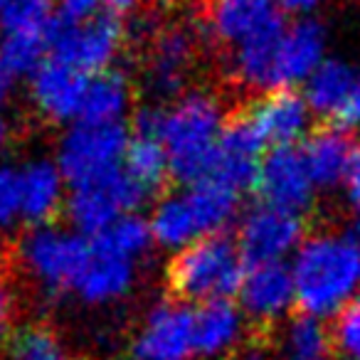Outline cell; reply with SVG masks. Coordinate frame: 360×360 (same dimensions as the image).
<instances>
[{"mask_svg": "<svg viewBox=\"0 0 360 360\" xmlns=\"http://www.w3.org/2000/svg\"><path fill=\"white\" fill-rule=\"evenodd\" d=\"M3 6H6V0H0V11H3Z\"/></svg>", "mask_w": 360, "mask_h": 360, "instance_id": "42", "label": "cell"}, {"mask_svg": "<svg viewBox=\"0 0 360 360\" xmlns=\"http://www.w3.org/2000/svg\"><path fill=\"white\" fill-rule=\"evenodd\" d=\"M47 50H50V37L47 35L3 32V40H0V67L11 77L35 75L42 67Z\"/></svg>", "mask_w": 360, "mask_h": 360, "instance_id": "29", "label": "cell"}, {"mask_svg": "<svg viewBox=\"0 0 360 360\" xmlns=\"http://www.w3.org/2000/svg\"><path fill=\"white\" fill-rule=\"evenodd\" d=\"M20 252L35 279H40L50 291H65L72 289L77 276L82 274L91 245L82 235L42 225L22 240Z\"/></svg>", "mask_w": 360, "mask_h": 360, "instance_id": "7", "label": "cell"}, {"mask_svg": "<svg viewBox=\"0 0 360 360\" xmlns=\"http://www.w3.org/2000/svg\"><path fill=\"white\" fill-rule=\"evenodd\" d=\"M245 111L255 124V129L259 131V136L264 139V143L271 146V148L294 146L309 131L311 106L306 96L296 94L294 89L269 91L252 106H247Z\"/></svg>", "mask_w": 360, "mask_h": 360, "instance_id": "12", "label": "cell"}, {"mask_svg": "<svg viewBox=\"0 0 360 360\" xmlns=\"http://www.w3.org/2000/svg\"><path fill=\"white\" fill-rule=\"evenodd\" d=\"M304 220L296 212H286L271 205H259L247 212L240 227L237 247L247 269L262 264H276L289 252L304 245Z\"/></svg>", "mask_w": 360, "mask_h": 360, "instance_id": "9", "label": "cell"}, {"mask_svg": "<svg viewBox=\"0 0 360 360\" xmlns=\"http://www.w3.org/2000/svg\"><path fill=\"white\" fill-rule=\"evenodd\" d=\"M286 27L289 25L281 15L252 37H247L242 45H237L235 55H232V72L242 84L252 86V89L274 91L276 52H279Z\"/></svg>", "mask_w": 360, "mask_h": 360, "instance_id": "20", "label": "cell"}, {"mask_svg": "<svg viewBox=\"0 0 360 360\" xmlns=\"http://www.w3.org/2000/svg\"><path fill=\"white\" fill-rule=\"evenodd\" d=\"M240 338V311L230 299L210 301L195 311L193 321V348L198 355H220L235 350Z\"/></svg>", "mask_w": 360, "mask_h": 360, "instance_id": "22", "label": "cell"}, {"mask_svg": "<svg viewBox=\"0 0 360 360\" xmlns=\"http://www.w3.org/2000/svg\"><path fill=\"white\" fill-rule=\"evenodd\" d=\"M276 360H335L333 335L316 316L294 314L281 335L274 330Z\"/></svg>", "mask_w": 360, "mask_h": 360, "instance_id": "21", "label": "cell"}, {"mask_svg": "<svg viewBox=\"0 0 360 360\" xmlns=\"http://www.w3.org/2000/svg\"><path fill=\"white\" fill-rule=\"evenodd\" d=\"M335 124L343 126V129H355L360 126V77H358V84H355L353 94H350L348 104L343 106V111L338 114Z\"/></svg>", "mask_w": 360, "mask_h": 360, "instance_id": "36", "label": "cell"}, {"mask_svg": "<svg viewBox=\"0 0 360 360\" xmlns=\"http://www.w3.org/2000/svg\"><path fill=\"white\" fill-rule=\"evenodd\" d=\"M89 259H86L82 274L77 276L72 291H77L89 304H101V301H111L126 294L129 286L134 284L136 262L106 250L96 240H89Z\"/></svg>", "mask_w": 360, "mask_h": 360, "instance_id": "18", "label": "cell"}, {"mask_svg": "<svg viewBox=\"0 0 360 360\" xmlns=\"http://www.w3.org/2000/svg\"><path fill=\"white\" fill-rule=\"evenodd\" d=\"M124 45V22L109 13L86 20H67L57 15L50 27L52 60L79 70L82 75H101L109 70Z\"/></svg>", "mask_w": 360, "mask_h": 360, "instance_id": "4", "label": "cell"}, {"mask_svg": "<svg viewBox=\"0 0 360 360\" xmlns=\"http://www.w3.org/2000/svg\"><path fill=\"white\" fill-rule=\"evenodd\" d=\"M193 321L195 311L183 304H160L148 316L143 330L134 343L136 360H186L193 348Z\"/></svg>", "mask_w": 360, "mask_h": 360, "instance_id": "11", "label": "cell"}, {"mask_svg": "<svg viewBox=\"0 0 360 360\" xmlns=\"http://www.w3.org/2000/svg\"><path fill=\"white\" fill-rule=\"evenodd\" d=\"M345 191H348V200L353 210L360 215V148H355L353 163H350L348 178H345Z\"/></svg>", "mask_w": 360, "mask_h": 360, "instance_id": "37", "label": "cell"}, {"mask_svg": "<svg viewBox=\"0 0 360 360\" xmlns=\"http://www.w3.org/2000/svg\"><path fill=\"white\" fill-rule=\"evenodd\" d=\"M150 237H153L150 222L141 220L139 215H126L119 222H114L106 232L91 237V240H96L101 247L126 257V259L136 262L141 255H146V250L150 245Z\"/></svg>", "mask_w": 360, "mask_h": 360, "instance_id": "31", "label": "cell"}, {"mask_svg": "<svg viewBox=\"0 0 360 360\" xmlns=\"http://www.w3.org/2000/svg\"><path fill=\"white\" fill-rule=\"evenodd\" d=\"M353 139L338 124L316 129L304 146V158L316 188H335L348 178L353 163Z\"/></svg>", "mask_w": 360, "mask_h": 360, "instance_id": "19", "label": "cell"}, {"mask_svg": "<svg viewBox=\"0 0 360 360\" xmlns=\"http://www.w3.org/2000/svg\"><path fill=\"white\" fill-rule=\"evenodd\" d=\"M326 32L321 22L301 18L286 27L274 65V91L306 82L323 62Z\"/></svg>", "mask_w": 360, "mask_h": 360, "instance_id": "15", "label": "cell"}, {"mask_svg": "<svg viewBox=\"0 0 360 360\" xmlns=\"http://www.w3.org/2000/svg\"><path fill=\"white\" fill-rule=\"evenodd\" d=\"M6 139H8V126H6V121L0 119V146L6 143Z\"/></svg>", "mask_w": 360, "mask_h": 360, "instance_id": "41", "label": "cell"}, {"mask_svg": "<svg viewBox=\"0 0 360 360\" xmlns=\"http://www.w3.org/2000/svg\"><path fill=\"white\" fill-rule=\"evenodd\" d=\"M225 121L220 101L205 91H193L165 111L163 146L175 180L195 186L210 178Z\"/></svg>", "mask_w": 360, "mask_h": 360, "instance_id": "3", "label": "cell"}, {"mask_svg": "<svg viewBox=\"0 0 360 360\" xmlns=\"http://www.w3.org/2000/svg\"><path fill=\"white\" fill-rule=\"evenodd\" d=\"M150 232L153 240L163 247H188L191 242L200 240V230L188 207L186 195L165 198L158 202L150 217Z\"/></svg>", "mask_w": 360, "mask_h": 360, "instance_id": "28", "label": "cell"}, {"mask_svg": "<svg viewBox=\"0 0 360 360\" xmlns=\"http://www.w3.org/2000/svg\"><path fill=\"white\" fill-rule=\"evenodd\" d=\"M11 358L13 360H84L70 355L62 348L55 330L47 326H27L11 340Z\"/></svg>", "mask_w": 360, "mask_h": 360, "instance_id": "32", "label": "cell"}, {"mask_svg": "<svg viewBox=\"0 0 360 360\" xmlns=\"http://www.w3.org/2000/svg\"><path fill=\"white\" fill-rule=\"evenodd\" d=\"M281 8V13H289V15H306V13L316 11L321 0H276Z\"/></svg>", "mask_w": 360, "mask_h": 360, "instance_id": "38", "label": "cell"}, {"mask_svg": "<svg viewBox=\"0 0 360 360\" xmlns=\"http://www.w3.org/2000/svg\"><path fill=\"white\" fill-rule=\"evenodd\" d=\"M57 15H52V0H6L0 11L3 32H30L47 35Z\"/></svg>", "mask_w": 360, "mask_h": 360, "instance_id": "30", "label": "cell"}, {"mask_svg": "<svg viewBox=\"0 0 360 360\" xmlns=\"http://www.w3.org/2000/svg\"><path fill=\"white\" fill-rule=\"evenodd\" d=\"M101 3H104V13H109L114 18H124L129 13H134L139 0H101Z\"/></svg>", "mask_w": 360, "mask_h": 360, "instance_id": "39", "label": "cell"}, {"mask_svg": "<svg viewBox=\"0 0 360 360\" xmlns=\"http://www.w3.org/2000/svg\"><path fill=\"white\" fill-rule=\"evenodd\" d=\"M99 3L101 0H57L60 15L67 18V20H86V18L94 15Z\"/></svg>", "mask_w": 360, "mask_h": 360, "instance_id": "35", "label": "cell"}, {"mask_svg": "<svg viewBox=\"0 0 360 360\" xmlns=\"http://www.w3.org/2000/svg\"><path fill=\"white\" fill-rule=\"evenodd\" d=\"M89 79L91 77L82 75L75 67L47 60L32 75V99L42 114L55 121L79 119Z\"/></svg>", "mask_w": 360, "mask_h": 360, "instance_id": "16", "label": "cell"}, {"mask_svg": "<svg viewBox=\"0 0 360 360\" xmlns=\"http://www.w3.org/2000/svg\"><path fill=\"white\" fill-rule=\"evenodd\" d=\"M281 15L284 13L276 0H207L202 27L222 45H242Z\"/></svg>", "mask_w": 360, "mask_h": 360, "instance_id": "13", "label": "cell"}, {"mask_svg": "<svg viewBox=\"0 0 360 360\" xmlns=\"http://www.w3.org/2000/svg\"><path fill=\"white\" fill-rule=\"evenodd\" d=\"M8 84H11V75L0 67V106H3V101H6V96H8Z\"/></svg>", "mask_w": 360, "mask_h": 360, "instance_id": "40", "label": "cell"}, {"mask_svg": "<svg viewBox=\"0 0 360 360\" xmlns=\"http://www.w3.org/2000/svg\"><path fill=\"white\" fill-rule=\"evenodd\" d=\"M148 198V193L126 173V168H116L75 186L67 207H70V220L77 227V235L91 240L109 230L121 217L134 215L136 207L143 205Z\"/></svg>", "mask_w": 360, "mask_h": 360, "instance_id": "5", "label": "cell"}, {"mask_svg": "<svg viewBox=\"0 0 360 360\" xmlns=\"http://www.w3.org/2000/svg\"><path fill=\"white\" fill-rule=\"evenodd\" d=\"M129 131L121 124H77L62 139L60 173L72 186L121 168L129 148Z\"/></svg>", "mask_w": 360, "mask_h": 360, "instance_id": "6", "label": "cell"}, {"mask_svg": "<svg viewBox=\"0 0 360 360\" xmlns=\"http://www.w3.org/2000/svg\"><path fill=\"white\" fill-rule=\"evenodd\" d=\"M264 146V139L255 129L247 111H235L225 121V129H222L220 141H217L210 178L222 180L225 186L235 188L240 193L245 188H255Z\"/></svg>", "mask_w": 360, "mask_h": 360, "instance_id": "10", "label": "cell"}, {"mask_svg": "<svg viewBox=\"0 0 360 360\" xmlns=\"http://www.w3.org/2000/svg\"><path fill=\"white\" fill-rule=\"evenodd\" d=\"M195 42L183 27H168L150 45L148 84L158 96H175L186 84V75L193 65Z\"/></svg>", "mask_w": 360, "mask_h": 360, "instance_id": "17", "label": "cell"}, {"mask_svg": "<svg viewBox=\"0 0 360 360\" xmlns=\"http://www.w3.org/2000/svg\"><path fill=\"white\" fill-rule=\"evenodd\" d=\"M247 276L242 252L227 235H207L173 257L165 271L168 296L175 304H210L240 294Z\"/></svg>", "mask_w": 360, "mask_h": 360, "instance_id": "2", "label": "cell"}, {"mask_svg": "<svg viewBox=\"0 0 360 360\" xmlns=\"http://www.w3.org/2000/svg\"><path fill=\"white\" fill-rule=\"evenodd\" d=\"M15 215H22V178L18 170L0 168V230L11 225Z\"/></svg>", "mask_w": 360, "mask_h": 360, "instance_id": "34", "label": "cell"}, {"mask_svg": "<svg viewBox=\"0 0 360 360\" xmlns=\"http://www.w3.org/2000/svg\"><path fill=\"white\" fill-rule=\"evenodd\" d=\"M358 84V75L340 60H323L321 67L306 79V101L311 111L338 119Z\"/></svg>", "mask_w": 360, "mask_h": 360, "instance_id": "24", "label": "cell"}, {"mask_svg": "<svg viewBox=\"0 0 360 360\" xmlns=\"http://www.w3.org/2000/svg\"><path fill=\"white\" fill-rule=\"evenodd\" d=\"M124 168L148 195L158 193L170 175V158L163 141L131 136L129 148H126Z\"/></svg>", "mask_w": 360, "mask_h": 360, "instance_id": "27", "label": "cell"}, {"mask_svg": "<svg viewBox=\"0 0 360 360\" xmlns=\"http://www.w3.org/2000/svg\"><path fill=\"white\" fill-rule=\"evenodd\" d=\"M126 106H129V82L121 72L106 70L89 79L79 111V124H121L119 119Z\"/></svg>", "mask_w": 360, "mask_h": 360, "instance_id": "26", "label": "cell"}, {"mask_svg": "<svg viewBox=\"0 0 360 360\" xmlns=\"http://www.w3.org/2000/svg\"><path fill=\"white\" fill-rule=\"evenodd\" d=\"M262 205L279 207L286 212L301 215L314 202L316 183L306 165L304 150L294 146H279L271 148L262 158L259 173H257L255 188Z\"/></svg>", "mask_w": 360, "mask_h": 360, "instance_id": "8", "label": "cell"}, {"mask_svg": "<svg viewBox=\"0 0 360 360\" xmlns=\"http://www.w3.org/2000/svg\"><path fill=\"white\" fill-rule=\"evenodd\" d=\"M186 202L191 207L200 237L220 235V230L232 220L240 202V191L225 186L222 180L205 178L186 193Z\"/></svg>", "mask_w": 360, "mask_h": 360, "instance_id": "25", "label": "cell"}, {"mask_svg": "<svg viewBox=\"0 0 360 360\" xmlns=\"http://www.w3.org/2000/svg\"><path fill=\"white\" fill-rule=\"evenodd\" d=\"M240 301L255 319V326H274V321L296 304L294 274L281 262L252 266L240 289Z\"/></svg>", "mask_w": 360, "mask_h": 360, "instance_id": "14", "label": "cell"}, {"mask_svg": "<svg viewBox=\"0 0 360 360\" xmlns=\"http://www.w3.org/2000/svg\"><path fill=\"white\" fill-rule=\"evenodd\" d=\"M291 274L301 314L319 319L343 311L360 284V232H323L304 240Z\"/></svg>", "mask_w": 360, "mask_h": 360, "instance_id": "1", "label": "cell"}, {"mask_svg": "<svg viewBox=\"0 0 360 360\" xmlns=\"http://www.w3.org/2000/svg\"><path fill=\"white\" fill-rule=\"evenodd\" d=\"M22 178V217L42 227L57 215L62 202V173L47 160L27 165Z\"/></svg>", "mask_w": 360, "mask_h": 360, "instance_id": "23", "label": "cell"}, {"mask_svg": "<svg viewBox=\"0 0 360 360\" xmlns=\"http://www.w3.org/2000/svg\"><path fill=\"white\" fill-rule=\"evenodd\" d=\"M330 335H333L335 360H360V296H355L343 311H338Z\"/></svg>", "mask_w": 360, "mask_h": 360, "instance_id": "33", "label": "cell"}]
</instances>
